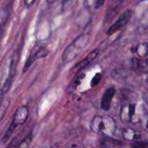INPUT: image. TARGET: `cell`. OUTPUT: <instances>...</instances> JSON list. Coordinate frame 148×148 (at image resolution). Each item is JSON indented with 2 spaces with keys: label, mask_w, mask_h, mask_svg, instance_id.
<instances>
[{
  "label": "cell",
  "mask_w": 148,
  "mask_h": 148,
  "mask_svg": "<svg viewBox=\"0 0 148 148\" xmlns=\"http://www.w3.org/2000/svg\"><path fill=\"white\" fill-rule=\"evenodd\" d=\"M145 130L148 132V117L146 119V121H145Z\"/></svg>",
  "instance_id": "cell-18"
},
{
  "label": "cell",
  "mask_w": 148,
  "mask_h": 148,
  "mask_svg": "<svg viewBox=\"0 0 148 148\" xmlns=\"http://www.w3.org/2000/svg\"><path fill=\"white\" fill-rule=\"evenodd\" d=\"M89 35L82 33L78 36L72 43L66 46L62 56V62L67 63L73 61L81 54L90 41Z\"/></svg>",
  "instance_id": "cell-3"
},
{
  "label": "cell",
  "mask_w": 148,
  "mask_h": 148,
  "mask_svg": "<svg viewBox=\"0 0 148 148\" xmlns=\"http://www.w3.org/2000/svg\"><path fill=\"white\" fill-rule=\"evenodd\" d=\"M48 54H49V51L43 46H40V45L35 46L32 51L30 52V56L26 60L24 67H23V72H25L30 67L32 64L36 62L38 59L46 57Z\"/></svg>",
  "instance_id": "cell-7"
},
{
  "label": "cell",
  "mask_w": 148,
  "mask_h": 148,
  "mask_svg": "<svg viewBox=\"0 0 148 148\" xmlns=\"http://www.w3.org/2000/svg\"><path fill=\"white\" fill-rule=\"evenodd\" d=\"M132 10L130 9H128L123 13H121L119 17L116 20V22H114V24H112L108 27L106 31V34L111 36L114 33H117L119 30L122 29L124 27H125L131 20L132 17Z\"/></svg>",
  "instance_id": "cell-6"
},
{
  "label": "cell",
  "mask_w": 148,
  "mask_h": 148,
  "mask_svg": "<svg viewBox=\"0 0 148 148\" xmlns=\"http://www.w3.org/2000/svg\"><path fill=\"white\" fill-rule=\"evenodd\" d=\"M116 94V89L114 88H107L104 91L101 100V108L105 111H108L111 109L113 98Z\"/></svg>",
  "instance_id": "cell-9"
},
{
  "label": "cell",
  "mask_w": 148,
  "mask_h": 148,
  "mask_svg": "<svg viewBox=\"0 0 148 148\" xmlns=\"http://www.w3.org/2000/svg\"><path fill=\"white\" fill-rule=\"evenodd\" d=\"M44 148H55L54 147H44Z\"/></svg>",
  "instance_id": "cell-19"
},
{
  "label": "cell",
  "mask_w": 148,
  "mask_h": 148,
  "mask_svg": "<svg viewBox=\"0 0 148 148\" xmlns=\"http://www.w3.org/2000/svg\"><path fill=\"white\" fill-rule=\"evenodd\" d=\"M121 134L123 138L127 141L137 142L142 137V134L140 131L130 127L123 129Z\"/></svg>",
  "instance_id": "cell-10"
},
{
  "label": "cell",
  "mask_w": 148,
  "mask_h": 148,
  "mask_svg": "<svg viewBox=\"0 0 148 148\" xmlns=\"http://www.w3.org/2000/svg\"><path fill=\"white\" fill-rule=\"evenodd\" d=\"M29 116V108L27 106H20L16 110L14 113V117H13L12 121L10 124V127L7 130L5 134L2 137L1 140V144H5L8 140L10 139V136L12 134L15 129L18 126L23 125L28 119Z\"/></svg>",
  "instance_id": "cell-4"
},
{
  "label": "cell",
  "mask_w": 148,
  "mask_h": 148,
  "mask_svg": "<svg viewBox=\"0 0 148 148\" xmlns=\"http://www.w3.org/2000/svg\"><path fill=\"white\" fill-rule=\"evenodd\" d=\"M32 140H33V137H32V134L30 133L23 139V141L18 145V146L16 148H28L30 143H31Z\"/></svg>",
  "instance_id": "cell-13"
},
{
  "label": "cell",
  "mask_w": 148,
  "mask_h": 148,
  "mask_svg": "<svg viewBox=\"0 0 148 148\" xmlns=\"http://www.w3.org/2000/svg\"><path fill=\"white\" fill-rule=\"evenodd\" d=\"M132 148H148L147 142H134L132 145Z\"/></svg>",
  "instance_id": "cell-15"
},
{
  "label": "cell",
  "mask_w": 148,
  "mask_h": 148,
  "mask_svg": "<svg viewBox=\"0 0 148 148\" xmlns=\"http://www.w3.org/2000/svg\"><path fill=\"white\" fill-rule=\"evenodd\" d=\"M104 3H105V1H100V0H98V1H95V9L100 8V7H101L103 5Z\"/></svg>",
  "instance_id": "cell-16"
},
{
  "label": "cell",
  "mask_w": 148,
  "mask_h": 148,
  "mask_svg": "<svg viewBox=\"0 0 148 148\" xmlns=\"http://www.w3.org/2000/svg\"><path fill=\"white\" fill-rule=\"evenodd\" d=\"M119 116L123 122L134 125L145 122L148 117L144 104L134 100H125L122 103Z\"/></svg>",
  "instance_id": "cell-1"
},
{
  "label": "cell",
  "mask_w": 148,
  "mask_h": 148,
  "mask_svg": "<svg viewBox=\"0 0 148 148\" xmlns=\"http://www.w3.org/2000/svg\"><path fill=\"white\" fill-rule=\"evenodd\" d=\"M102 74L101 73H96L93 76V77L92 78V80H91L90 85L91 87H95L96 85H98V84L101 82V79H102Z\"/></svg>",
  "instance_id": "cell-14"
},
{
  "label": "cell",
  "mask_w": 148,
  "mask_h": 148,
  "mask_svg": "<svg viewBox=\"0 0 148 148\" xmlns=\"http://www.w3.org/2000/svg\"><path fill=\"white\" fill-rule=\"evenodd\" d=\"M143 100H144L145 103L148 105V92H145L144 94V95H143Z\"/></svg>",
  "instance_id": "cell-17"
},
{
  "label": "cell",
  "mask_w": 148,
  "mask_h": 148,
  "mask_svg": "<svg viewBox=\"0 0 148 148\" xmlns=\"http://www.w3.org/2000/svg\"><path fill=\"white\" fill-rule=\"evenodd\" d=\"M146 82H147V83L148 84V77H147V79H146Z\"/></svg>",
  "instance_id": "cell-20"
},
{
  "label": "cell",
  "mask_w": 148,
  "mask_h": 148,
  "mask_svg": "<svg viewBox=\"0 0 148 148\" xmlns=\"http://www.w3.org/2000/svg\"><path fill=\"white\" fill-rule=\"evenodd\" d=\"M132 52L135 58L138 59H148V42L139 43L132 49Z\"/></svg>",
  "instance_id": "cell-11"
},
{
  "label": "cell",
  "mask_w": 148,
  "mask_h": 148,
  "mask_svg": "<svg viewBox=\"0 0 148 148\" xmlns=\"http://www.w3.org/2000/svg\"><path fill=\"white\" fill-rule=\"evenodd\" d=\"M132 66L136 70L148 73V59L133 58L132 59Z\"/></svg>",
  "instance_id": "cell-12"
},
{
  "label": "cell",
  "mask_w": 148,
  "mask_h": 148,
  "mask_svg": "<svg viewBox=\"0 0 148 148\" xmlns=\"http://www.w3.org/2000/svg\"><path fill=\"white\" fill-rule=\"evenodd\" d=\"M90 128L93 132L101 134L106 137H111L116 132L117 124L111 116L96 115L91 119Z\"/></svg>",
  "instance_id": "cell-2"
},
{
  "label": "cell",
  "mask_w": 148,
  "mask_h": 148,
  "mask_svg": "<svg viewBox=\"0 0 148 148\" xmlns=\"http://www.w3.org/2000/svg\"><path fill=\"white\" fill-rule=\"evenodd\" d=\"M15 62L14 58L9 59L6 61L3 66L0 77V94L4 95L10 90L12 81L14 76Z\"/></svg>",
  "instance_id": "cell-5"
},
{
  "label": "cell",
  "mask_w": 148,
  "mask_h": 148,
  "mask_svg": "<svg viewBox=\"0 0 148 148\" xmlns=\"http://www.w3.org/2000/svg\"><path fill=\"white\" fill-rule=\"evenodd\" d=\"M99 53V49H95L94 50H92V51L90 52L88 55L86 56V57L85 59H83L82 60H81L80 62L77 63L71 69V72L74 75L75 74H78L79 72H80L83 69H85V67L88 66L95 58L97 57V56L98 55Z\"/></svg>",
  "instance_id": "cell-8"
}]
</instances>
